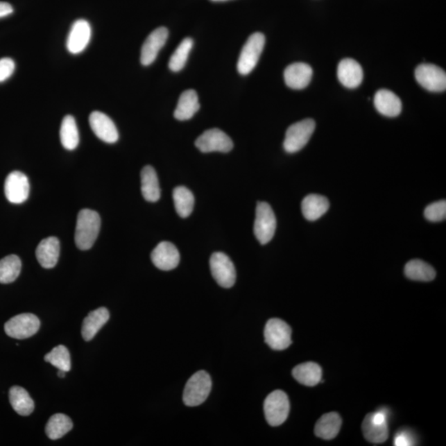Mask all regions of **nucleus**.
Masks as SVG:
<instances>
[{"label":"nucleus","mask_w":446,"mask_h":446,"mask_svg":"<svg viewBox=\"0 0 446 446\" xmlns=\"http://www.w3.org/2000/svg\"><path fill=\"white\" fill-rule=\"evenodd\" d=\"M66 373L67 372H65L63 370H60L58 371V376L60 378H64V377H66Z\"/></svg>","instance_id":"nucleus-40"},{"label":"nucleus","mask_w":446,"mask_h":446,"mask_svg":"<svg viewBox=\"0 0 446 446\" xmlns=\"http://www.w3.org/2000/svg\"><path fill=\"white\" fill-rule=\"evenodd\" d=\"M169 37L166 28L161 27L155 29L143 43L141 51V63L147 67L157 59L160 51L166 45Z\"/></svg>","instance_id":"nucleus-15"},{"label":"nucleus","mask_w":446,"mask_h":446,"mask_svg":"<svg viewBox=\"0 0 446 446\" xmlns=\"http://www.w3.org/2000/svg\"><path fill=\"white\" fill-rule=\"evenodd\" d=\"M363 434L371 443H384L388 438V422L374 421L371 413L368 414L362 424Z\"/></svg>","instance_id":"nucleus-28"},{"label":"nucleus","mask_w":446,"mask_h":446,"mask_svg":"<svg viewBox=\"0 0 446 446\" xmlns=\"http://www.w3.org/2000/svg\"><path fill=\"white\" fill-rule=\"evenodd\" d=\"M193 46L194 41L192 38L186 37L181 42L175 53L171 55L170 62H169V67L172 71L178 72L185 67Z\"/></svg>","instance_id":"nucleus-34"},{"label":"nucleus","mask_w":446,"mask_h":446,"mask_svg":"<svg viewBox=\"0 0 446 446\" xmlns=\"http://www.w3.org/2000/svg\"><path fill=\"white\" fill-rule=\"evenodd\" d=\"M141 194L146 201L151 203L157 202L161 198V188H160L157 172L151 166L142 169L141 173Z\"/></svg>","instance_id":"nucleus-22"},{"label":"nucleus","mask_w":446,"mask_h":446,"mask_svg":"<svg viewBox=\"0 0 446 446\" xmlns=\"http://www.w3.org/2000/svg\"><path fill=\"white\" fill-rule=\"evenodd\" d=\"M45 361L51 363L60 370L69 372L71 370V354L66 346L60 345L56 346L51 352L46 354Z\"/></svg>","instance_id":"nucleus-35"},{"label":"nucleus","mask_w":446,"mask_h":446,"mask_svg":"<svg viewBox=\"0 0 446 446\" xmlns=\"http://www.w3.org/2000/svg\"><path fill=\"white\" fill-rule=\"evenodd\" d=\"M101 216L94 210L82 209L77 216L75 241L82 250H89L97 240L101 231Z\"/></svg>","instance_id":"nucleus-1"},{"label":"nucleus","mask_w":446,"mask_h":446,"mask_svg":"<svg viewBox=\"0 0 446 446\" xmlns=\"http://www.w3.org/2000/svg\"><path fill=\"white\" fill-rule=\"evenodd\" d=\"M212 1H226V0H212Z\"/></svg>","instance_id":"nucleus-41"},{"label":"nucleus","mask_w":446,"mask_h":446,"mask_svg":"<svg viewBox=\"0 0 446 446\" xmlns=\"http://www.w3.org/2000/svg\"><path fill=\"white\" fill-rule=\"evenodd\" d=\"M60 250V241L58 238L50 237L42 240L36 250L39 264L45 268L55 267L58 262Z\"/></svg>","instance_id":"nucleus-20"},{"label":"nucleus","mask_w":446,"mask_h":446,"mask_svg":"<svg viewBox=\"0 0 446 446\" xmlns=\"http://www.w3.org/2000/svg\"><path fill=\"white\" fill-rule=\"evenodd\" d=\"M405 275L409 279L429 282L436 278L434 268L420 259H413L406 263Z\"/></svg>","instance_id":"nucleus-30"},{"label":"nucleus","mask_w":446,"mask_h":446,"mask_svg":"<svg viewBox=\"0 0 446 446\" xmlns=\"http://www.w3.org/2000/svg\"><path fill=\"white\" fill-rule=\"evenodd\" d=\"M413 436H411L410 432L401 431L397 433L394 440V445L397 446H406L414 445Z\"/></svg>","instance_id":"nucleus-38"},{"label":"nucleus","mask_w":446,"mask_h":446,"mask_svg":"<svg viewBox=\"0 0 446 446\" xmlns=\"http://www.w3.org/2000/svg\"><path fill=\"white\" fill-rule=\"evenodd\" d=\"M322 369L318 363L307 362L297 366L293 370V376L298 383L306 386H315L322 379Z\"/></svg>","instance_id":"nucleus-25"},{"label":"nucleus","mask_w":446,"mask_h":446,"mask_svg":"<svg viewBox=\"0 0 446 446\" xmlns=\"http://www.w3.org/2000/svg\"><path fill=\"white\" fill-rule=\"evenodd\" d=\"M14 12L10 3L6 2H0V19L6 18V17L10 15Z\"/></svg>","instance_id":"nucleus-39"},{"label":"nucleus","mask_w":446,"mask_h":446,"mask_svg":"<svg viewBox=\"0 0 446 446\" xmlns=\"http://www.w3.org/2000/svg\"><path fill=\"white\" fill-rule=\"evenodd\" d=\"M415 77L420 85L431 92H443L446 89V74L435 65H420L415 69Z\"/></svg>","instance_id":"nucleus-11"},{"label":"nucleus","mask_w":446,"mask_h":446,"mask_svg":"<svg viewBox=\"0 0 446 446\" xmlns=\"http://www.w3.org/2000/svg\"><path fill=\"white\" fill-rule=\"evenodd\" d=\"M29 192V181L24 173L14 171L8 175L4 184V193L8 201L20 205L27 200Z\"/></svg>","instance_id":"nucleus-13"},{"label":"nucleus","mask_w":446,"mask_h":446,"mask_svg":"<svg viewBox=\"0 0 446 446\" xmlns=\"http://www.w3.org/2000/svg\"><path fill=\"white\" fill-rule=\"evenodd\" d=\"M40 320L32 314H23L12 318L4 325V331L12 338L23 340L36 334L40 328Z\"/></svg>","instance_id":"nucleus-7"},{"label":"nucleus","mask_w":446,"mask_h":446,"mask_svg":"<svg viewBox=\"0 0 446 446\" xmlns=\"http://www.w3.org/2000/svg\"><path fill=\"white\" fill-rule=\"evenodd\" d=\"M110 311L106 307H99V309L91 311L85 318L83 325H82L81 333L84 340L86 341L92 340L110 320Z\"/></svg>","instance_id":"nucleus-21"},{"label":"nucleus","mask_w":446,"mask_h":446,"mask_svg":"<svg viewBox=\"0 0 446 446\" xmlns=\"http://www.w3.org/2000/svg\"><path fill=\"white\" fill-rule=\"evenodd\" d=\"M425 218L432 223H438L446 218V202L440 200L433 203L426 207L424 212Z\"/></svg>","instance_id":"nucleus-36"},{"label":"nucleus","mask_w":446,"mask_h":446,"mask_svg":"<svg viewBox=\"0 0 446 446\" xmlns=\"http://www.w3.org/2000/svg\"><path fill=\"white\" fill-rule=\"evenodd\" d=\"M71 419L64 414H55L46 426V433L51 440H58L71 431Z\"/></svg>","instance_id":"nucleus-32"},{"label":"nucleus","mask_w":446,"mask_h":446,"mask_svg":"<svg viewBox=\"0 0 446 446\" xmlns=\"http://www.w3.org/2000/svg\"><path fill=\"white\" fill-rule=\"evenodd\" d=\"M22 262L15 255H8L0 261V284L14 282L20 275Z\"/></svg>","instance_id":"nucleus-33"},{"label":"nucleus","mask_w":446,"mask_h":446,"mask_svg":"<svg viewBox=\"0 0 446 446\" xmlns=\"http://www.w3.org/2000/svg\"><path fill=\"white\" fill-rule=\"evenodd\" d=\"M151 261L159 270L169 271L179 266L180 255L178 249L169 241H162L151 255Z\"/></svg>","instance_id":"nucleus-16"},{"label":"nucleus","mask_w":446,"mask_h":446,"mask_svg":"<svg viewBox=\"0 0 446 446\" xmlns=\"http://www.w3.org/2000/svg\"><path fill=\"white\" fill-rule=\"evenodd\" d=\"M284 77L290 89H304L311 82L313 69L306 63H293L285 69Z\"/></svg>","instance_id":"nucleus-17"},{"label":"nucleus","mask_w":446,"mask_h":446,"mask_svg":"<svg viewBox=\"0 0 446 446\" xmlns=\"http://www.w3.org/2000/svg\"><path fill=\"white\" fill-rule=\"evenodd\" d=\"M212 389V379L205 370L194 374L185 385L183 401L188 406L201 405L209 397Z\"/></svg>","instance_id":"nucleus-2"},{"label":"nucleus","mask_w":446,"mask_h":446,"mask_svg":"<svg viewBox=\"0 0 446 446\" xmlns=\"http://www.w3.org/2000/svg\"><path fill=\"white\" fill-rule=\"evenodd\" d=\"M374 103L377 111L384 116L394 118L401 114V99L391 90L379 89L375 94Z\"/></svg>","instance_id":"nucleus-19"},{"label":"nucleus","mask_w":446,"mask_h":446,"mask_svg":"<svg viewBox=\"0 0 446 446\" xmlns=\"http://www.w3.org/2000/svg\"><path fill=\"white\" fill-rule=\"evenodd\" d=\"M176 213L181 218H185L192 214L194 206V196L190 190L185 186H179L173 191Z\"/></svg>","instance_id":"nucleus-31"},{"label":"nucleus","mask_w":446,"mask_h":446,"mask_svg":"<svg viewBox=\"0 0 446 446\" xmlns=\"http://www.w3.org/2000/svg\"><path fill=\"white\" fill-rule=\"evenodd\" d=\"M315 128L314 120L309 119L290 126L285 134L284 150L288 153H295L304 148L313 135Z\"/></svg>","instance_id":"nucleus-5"},{"label":"nucleus","mask_w":446,"mask_h":446,"mask_svg":"<svg viewBox=\"0 0 446 446\" xmlns=\"http://www.w3.org/2000/svg\"><path fill=\"white\" fill-rule=\"evenodd\" d=\"M330 207L328 199L318 194H310L302 202V213L307 220L316 221L327 213Z\"/></svg>","instance_id":"nucleus-24"},{"label":"nucleus","mask_w":446,"mask_h":446,"mask_svg":"<svg viewBox=\"0 0 446 446\" xmlns=\"http://www.w3.org/2000/svg\"><path fill=\"white\" fill-rule=\"evenodd\" d=\"M92 28L87 20L78 19L71 26L67 40V49L73 55L80 54L88 46Z\"/></svg>","instance_id":"nucleus-12"},{"label":"nucleus","mask_w":446,"mask_h":446,"mask_svg":"<svg viewBox=\"0 0 446 446\" xmlns=\"http://www.w3.org/2000/svg\"><path fill=\"white\" fill-rule=\"evenodd\" d=\"M15 71V62L10 58L0 59V83L12 76Z\"/></svg>","instance_id":"nucleus-37"},{"label":"nucleus","mask_w":446,"mask_h":446,"mask_svg":"<svg viewBox=\"0 0 446 446\" xmlns=\"http://www.w3.org/2000/svg\"><path fill=\"white\" fill-rule=\"evenodd\" d=\"M276 227L277 221L272 207L267 203L259 202L255 211L254 233L259 243H268L275 236Z\"/></svg>","instance_id":"nucleus-4"},{"label":"nucleus","mask_w":446,"mask_h":446,"mask_svg":"<svg viewBox=\"0 0 446 446\" xmlns=\"http://www.w3.org/2000/svg\"><path fill=\"white\" fill-rule=\"evenodd\" d=\"M89 122L91 129L99 139L110 144L118 141V129L110 117L103 112L94 111L91 112Z\"/></svg>","instance_id":"nucleus-14"},{"label":"nucleus","mask_w":446,"mask_h":446,"mask_svg":"<svg viewBox=\"0 0 446 446\" xmlns=\"http://www.w3.org/2000/svg\"><path fill=\"white\" fill-rule=\"evenodd\" d=\"M60 139L65 149L73 151L80 143V134L75 118L67 115L62 120L60 129Z\"/></svg>","instance_id":"nucleus-27"},{"label":"nucleus","mask_w":446,"mask_h":446,"mask_svg":"<svg viewBox=\"0 0 446 446\" xmlns=\"http://www.w3.org/2000/svg\"><path fill=\"white\" fill-rule=\"evenodd\" d=\"M200 108L198 94L196 90L188 89L180 95L178 105L174 112L175 118L179 121L192 119Z\"/></svg>","instance_id":"nucleus-23"},{"label":"nucleus","mask_w":446,"mask_h":446,"mask_svg":"<svg viewBox=\"0 0 446 446\" xmlns=\"http://www.w3.org/2000/svg\"><path fill=\"white\" fill-rule=\"evenodd\" d=\"M341 427V418L336 413L323 415L316 424L315 434L324 440H332L338 435Z\"/></svg>","instance_id":"nucleus-26"},{"label":"nucleus","mask_w":446,"mask_h":446,"mask_svg":"<svg viewBox=\"0 0 446 446\" xmlns=\"http://www.w3.org/2000/svg\"><path fill=\"white\" fill-rule=\"evenodd\" d=\"M265 341L273 350H284L292 344V330L287 323L279 318L268 320L265 327Z\"/></svg>","instance_id":"nucleus-8"},{"label":"nucleus","mask_w":446,"mask_h":446,"mask_svg":"<svg viewBox=\"0 0 446 446\" xmlns=\"http://www.w3.org/2000/svg\"><path fill=\"white\" fill-rule=\"evenodd\" d=\"M265 43L266 37L261 33H255L249 37L238 59L237 71L241 75H248L257 67Z\"/></svg>","instance_id":"nucleus-3"},{"label":"nucleus","mask_w":446,"mask_h":446,"mask_svg":"<svg viewBox=\"0 0 446 446\" xmlns=\"http://www.w3.org/2000/svg\"><path fill=\"white\" fill-rule=\"evenodd\" d=\"M10 402L16 413L23 417L31 414L35 408L34 402L28 393L19 386L10 388Z\"/></svg>","instance_id":"nucleus-29"},{"label":"nucleus","mask_w":446,"mask_h":446,"mask_svg":"<svg viewBox=\"0 0 446 446\" xmlns=\"http://www.w3.org/2000/svg\"><path fill=\"white\" fill-rule=\"evenodd\" d=\"M337 77L342 85L348 89H356L362 83L363 73L361 65L353 59H344L337 68Z\"/></svg>","instance_id":"nucleus-18"},{"label":"nucleus","mask_w":446,"mask_h":446,"mask_svg":"<svg viewBox=\"0 0 446 446\" xmlns=\"http://www.w3.org/2000/svg\"><path fill=\"white\" fill-rule=\"evenodd\" d=\"M290 404L287 394L275 391L268 394L264 404L266 421L272 427H278L287 420Z\"/></svg>","instance_id":"nucleus-6"},{"label":"nucleus","mask_w":446,"mask_h":446,"mask_svg":"<svg viewBox=\"0 0 446 446\" xmlns=\"http://www.w3.org/2000/svg\"><path fill=\"white\" fill-rule=\"evenodd\" d=\"M197 148L203 153H228L233 148V141L230 137L222 130L213 128L207 130L199 136L196 141Z\"/></svg>","instance_id":"nucleus-10"},{"label":"nucleus","mask_w":446,"mask_h":446,"mask_svg":"<svg viewBox=\"0 0 446 446\" xmlns=\"http://www.w3.org/2000/svg\"><path fill=\"white\" fill-rule=\"evenodd\" d=\"M212 275L221 287L232 288L235 284L237 273L231 259L223 252H215L210 258Z\"/></svg>","instance_id":"nucleus-9"}]
</instances>
